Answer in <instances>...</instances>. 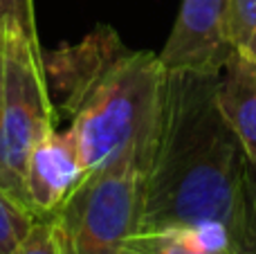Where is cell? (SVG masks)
Returning a JSON list of instances; mask_svg holds the SVG:
<instances>
[{"label":"cell","instance_id":"cell-12","mask_svg":"<svg viewBox=\"0 0 256 254\" xmlns=\"http://www.w3.org/2000/svg\"><path fill=\"white\" fill-rule=\"evenodd\" d=\"M9 254H66L61 228H58L56 218L54 216L40 218L30 232V236Z\"/></svg>","mask_w":256,"mask_h":254},{"label":"cell","instance_id":"cell-3","mask_svg":"<svg viewBox=\"0 0 256 254\" xmlns=\"http://www.w3.org/2000/svg\"><path fill=\"white\" fill-rule=\"evenodd\" d=\"M148 164L126 153L106 166L90 169L54 214L66 254H120L140 232Z\"/></svg>","mask_w":256,"mask_h":254},{"label":"cell","instance_id":"cell-16","mask_svg":"<svg viewBox=\"0 0 256 254\" xmlns=\"http://www.w3.org/2000/svg\"><path fill=\"white\" fill-rule=\"evenodd\" d=\"M120 254H140V252H135V250H130V248H124Z\"/></svg>","mask_w":256,"mask_h":254},{"label":"cell","instance_id":"cell-14","mask_svg":"<svg viewBox=\"0 0 256 254\" xmlns=\"http://www.w3.org/2000/svg\"><path fill=\"white\" fill-rule=\"evenodd\" d=\"M9 27V25H7ZM7 27L0 30V115H2V88H4V45H7Z\"/></svg>","mask_w":256,"mask_h":254},{"label":"cell","instance_id":"cell-7","mask_svg":"<svg viewBox=\"0 0 256 254\" xmlns=\"http://www.w3.org/2000/svg\"><path fill=\"white\" fill-rule=\"evenodd\" d=\"M218 79V108L256 166V61L234 52Z\"/></svg>","mask_w":256,"mask_h":254},{"label":"cell","instance_id":"cell-5","mask_svg":"<svg viewBox=\"0 0 256 254\" xmlns=\"http://www.w3.org/2000/svg\"><path fill=\"white\" fill-rule=\"evenodd\" d=\"M234 52L230 0H182L176 25L158 56L166 72L220 76Z\"/></svg>","mask_w":256,"mask_h":254},{"label":"cell","instance_id":"cell-6","mask_svg":"<svg viewBox=\"0 0 256 254\" xmlns=\"http://www.w3.org/2000/svg\"><path fill=\"white\" fill-rule=\"evenodd\" d=\"M88 169L84 166L74 133H48L30 153L25 171V192L30 210L38 218L54 216L70 194L81 184Z\"/></svg>","mask_w":256,"mask_h":254},{"label":"cell","instance_id":"cell-10","mask_svg":"<svg viewBox=\"0 0 256 254\" xmlns=\"http://www.w3.org/2000/svg\"><path fill=\"white\" fill-rule=\"evenodd\" d=\"M230 27L234 50L256 61V0H230Z\"/></svg>","mask_w":256,"mask_h":254},{"label":"cell","instance_id":"cell-8","mask_svg":"<svg viewBox=\"0 0 256 254\" xmlns=\"http://www.w3.org/2000/svg\"><path fill=\"white\" fill-rule=\"evenodd\" d=\"M38 216L0 187V254L14 252L34 230Z\"/></svg>","mask_w":256,"mask_h":254},{"label":"cell","instance_id":"cell-11","mask_svg":"<svg viewBox=\"0 0 256 254\" xmlns=\"http://www.w3.org/2000/svg\"><path fill=\"white\" fill-rule=\"evenodd\" d=\"M124 248L140 254H234V252H204L191 246L178 230H164V232L135 234L128 238Z\"/></svg>","mask_w":256,"mask_h":254},{"label":"cell","instance_id":"cell-15","mask_svg":"<svg viewBox=\"0 0 256 254\" xmlns=\"http://www.w3.org/2000/svg\"><path fill=\"white\" fill-rule=\"evenodd\" d=\"M20 2H22V4H25V7H27V9H30V12H32V14H34V0H20Z\"/></svg>","mask_w":256,"mask_h":254},{"label":"cell","instance_id":"cell-9","mask_svg":"<svg viewBox=\"0 0 256 254\" xmlns=\"http://www.w3.org/2000/svg\"><path fill=\"white\" fill-rule=\"evenodd\" d=\"M236 254H256V166L250 162L245 174L243 202H240L238 225L234 232Z\"/></svg>","mask_w":256,"mask_h":254},{"label":"cell","instance_id":"cell-1","mask_svg":"<svg viewBox=\"0 0 256 254\" xmlns=\"http://www.w3.org/2000/svg\"><path fill=\"white\" fill-rule=\"evenodd\" d=\"M218 79L166 72L137 234L218 220L234 236L250 158L218 108Z\"/></svg>","mask_w":256,"mask_h":254},{"label":"cell","instance_id":"cell-2","mask_svg":"<svg viewBox=\"0 0 256 254\" xmlns=\"http://www.w3.org/2000/svg\"><path fill=\"white\" fill-rule=\"evenodd\" d=\"M43 68L86 169L132 151L150 164L166 79L158 54L126 48L110 25H97L81 43L43 52Z\"/></svg>","mask_w":256,"mask_h":254},{"label":"cell","instance_id":"cell-13","mask_svg":"<svg viewBox=\"0 0 256 254\" xmlns=\"http://www.w3.org/2000/svg\"><path fill=\"white\" fill-rule=\"evenodd\" d=\"M7 25H18L36 34V14H32L20 0H0V30Z\"/></svg>","mask_w":256,"mask_h":254},{"label":"cell","instance_id":"cell-4","mask_svg":"<svg viewBox=\"0 0 256 254\" xmlns=\"http://www.w3.org/2000/svg\"><path fill=\"white\" fill-rule=\"evenodd\" d=\"M54 128L56 106L45 79L43 50L38 48L36 34L9 25L0 115V187L27 207V160L32 148Z\"/></svg>","mask_w":256,"mask_h":254}]
</instances>
